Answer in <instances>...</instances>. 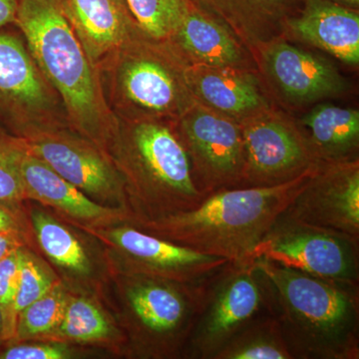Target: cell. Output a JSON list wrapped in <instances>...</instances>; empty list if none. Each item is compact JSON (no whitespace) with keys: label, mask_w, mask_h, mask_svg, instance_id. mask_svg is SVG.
I'll list each match as a JSON object with an SVG mask.
<instances>
[{"label":"cell","mask_w":359,"mask_h":359,"mask_svg":"<svg viewBox=\"0 0 359 359\" xmlns=\"http://www.w3.org/2000/svg\"><path fill=\"white\" fill-rule=\"evenodd\" d=\"M15 25L60 99L68 126L97 146L114 140L119 120L106 102L98 71L71 25L63 0H18Z\"/></svg>","instance_id":"6da1fadb"},{"label":"cell","mask_w":359,"mask_h":359,"mask_svg":"<svg viewBox=\"0 0 359 359\" xmlns=\"http://www.w3.org/2000/svg\"><path fill=\"white\" fill-rule=\"evenodd\" d=\"M269 313L292 359L359 358L358 287L337 285L256 259Z\"/></svg>","instance_id":"7a4b0ae2"},{"label":"cell","mask_w":359,"mask_h":359,"mask_svg":"<svg viewBox=\"0 0 359 359\" xmlns=\"http://www.w3.org/2000/svg\"><path fill=\"white\" fill-rule=\"evenodd\" d=\"M316 168L280 185L215 191L190 211L151 219L146 226L153 235L208 256L252 263L257 245Z\"/></svg>","instance_id":"3957f363"},{"label":"cell","mask_w":359,"mask_h":359,"mask_svg":"<svg viewBox=\"0 0 359 359\" xmlns=\"http://www.w3.org/2000/svg\"><path fill=\"white\" fill-rule=\"evenodd\" d=\"M125 139L129 169L141 200L159 217L190 211L207 197L196 183L185 147L154 119L128 121Z\"/></svg>","instance_id":"277c9868"},{"label":"cell","mask_w":359,"mask_h":359,"mask_svg":"<svg viewBox=\"0 0 359 359\" xmlns=\"http://www.w3.org/2000/svg\"><path fill=\"white\" fill-rule=\"evenodd\" d=\"M163 58L134 36L99 66L106 102L118 120H156L181 109L178 73Z\"/></svg>","instance_id":"5b68a950"},{"label":"cell","mask_w":359,"mask_h":359,"mask_svg":"<svg viewBox=\"0 0 359 359\" xmlns=\"http://www.w3.org/2000/svg\"><path fill=\"white\" fill-rule=\"evenodd\" d=\"M256 259L337 285H359V241L283 215L257 245Z\"/></svg>","instance_id":"8992f818"},{"label":"cell","mask_w":359,"mask_h":359,"mask_svg":"<svg viewBox=\"0 0 359 359\" xmlns=\"http://www.w3.org/2000/svg\"><path fill=\"white\" fill-rule=\"evenodd\" d=\"M269 313L263 278L254 262L229 264L205 287L197 323L191 335V355L212 359L245 325Z\"/></svg>","instance_id":"52a82bcc"},{"label":"cell","mask_w":359,"mask_h":359,"mask_svg":"<svg viewBox=\"0 0 359 359\" xmlns=\"http://www.w3.org/2000/svg\"><path fill=\"white\" fill-rule=\"evenodd\" d=\"M0 126L18 137L67 127L57 94L40 72L22 40L0 32Z\"/></svg>","instance_id":"ba28073f"},{"label":"cell","mask_w":359,"mask_h":359,"mask_svg":"<svg viewBox=\"0 0 359 359\" xmlns=\"http://www.w3.org/2000/svg\"><path fill=\"white\" fill-rule=\"evenodd\" d=\"M182 134L198 187L207 194L244 185L242 128L224 116L198 109L184 116Z\"/></svg>","instance_id":"9c48e42d"},{"label":"cell","mask_w":359,"mask_h":359,"mask_svg":"<svg viewBox=\"0 0 359 359\" xmlns=\"http://www.w3.org/2000/svg\"><path fill=\"white\" fill-rule=\"evenodd\" d=\"M283 215L359 241L358 161L320 163Z\"/></svg>","instance_id":"30bf717a"},{"label":"cell","mask_w":359,"mask_h":359,"mask_svg":"<svg viewBox=\"0 0 359 359\" xmlns=\"http://www.w3.org/2000/svg\"><path fill=\"white\" fill-rule=\"evenodd\" d=\"M245 149L244 185H280L320 164L308 139L287 123L257 119L242 128Z\"/></svg>","instance_id":"8fae6325"},{"label":"cell","mask_w":359,"mask_h":359,"mask_svg":"<svg viewBox=\"0 0 359 359\" xmlns=\"http://www.w3.org/2000/svg\"><path fill=\"white\" fill-rule=\"evenodd\" d=\"M20 138L33 155L82 192L103 199L120 192L114 167L96 144L81 135H73L66 127H51Z\"/></svg>","instance_id":"7c38bea8"},{"label":"cell","mask_w":359,"mask_h":359,"mask_svg":"<svg viewBox=\"0 0 359 359\" xmlns=\"http://www.w3.org/2000/svg\"><path fill=\"white\" fill-rule=\"evenodd\" d=\"M209 283V282H208ZM200 285L174 280H136L128 290V302L139 327L160 342H178L192 335L205 299L207 283Z\"/></svg>","instance_id":"4fadbf2b"},{"label":"cell","mask_w":359,"mask_h":359,"mask_svg":"<svg viewBox=\"0 0 359 359\" xmlns=\"http://www.w3.org/2000/svg\"><path fill=\"white\" fill-rule=\"evenodd\" d=\"M109 238L146 273L186 285H204L230 264L136 229H116Z\"/></svg>","instance_id":"5bb4252c"},{"label":"cell","mask_w":359,"mask_h":359,"mask_svg":"<svg viewBox=\"0 0 359 359\" xmlns=\"http://www.w3.org/2000/svg\"><path fill=\"white\" fill-rule=\"evenodd\" d=\"M66 14L95 69L141 32L126 0H63ZM98 71V70H97Z\"/></svg>","instance_id":"9a60e30c"},{"label":"cell","mask_w":359,"mask_h":359,"mask_svg":"<svg viewBox=\"0 0 359 359\" xmlns=\"http://www.w3.org/2000/svg\"><path fill=\"white\" fill-rule=\"evenodd\" d=\"M299 11L287 20L308 43L347 63L359 61V16L354 9L328 0H301Z\"/></svg>","instance_id":"2e32d148"},{"label":"cell","mask_w":359,"mask_h":359,"mask_svg":"<svg viewBox=\"0 0 359 359\" xmlns=\"http://www.w3.org/2000/svg\"><path fill=\"white\" fill-rule=\"evenodd\" d=\"M268 66L280 88L297 100H316L344 88V81L334 67L292 45H275L269 52Z\"/></svg>","instance_id":"e0dca14e"},{"label":"cell","mask_w":359,"mask_h":359,"mask_svg":"<svg viewBox=\"0 0 359 359\" xmlns=\"http://www.w3.org/2000/svg\"><path fill=\"white\" fill-rule=\"evenodd\" d=\"M20 173L25 198L39 201L73 218L86 221L106 219L115 214L114 210L90 200L77 187L66 181L43 161L33 155L25 147V144L21 156Z\"/></svg>","instance_id":"ac0fdd59"},{"label":"cell","mask_w":359,"mask_h":359,"mask_svg":"<svg viewBox=\"0 0 359 359\" xmlns=\"http://www.w3.org/2000/svg\"><path fill=\"white\" fill-rule=\"evenodd\" d=\"M311 138L308 140L320 163L354 161L358 148L359 113L358 110L321 105L304 119Z\"/></svg>","instance_id":"d6986e66"},{"label":"cell","mask_w":359,"mask_h":359,"mask_svg":"<svg viewBox=\"0 0 359 359\" xmlns=\"http://www.w3.org/2000/svg\"><path fill=\"white\" fill-rule=\"evenodd\" d=\"M194 57L210 66H230L241 61V52L230 35L208 18L191 0L188 11L174 33Z\"/></svg>","instance_id":"ffe728a7"},{"label":"cell","mask_w":359,"mask_h":359,"mask_svg":"<svg viewBox=\"0 0 359 359\" xmlns=\"http://www.w3.org/2000/svg\"><path fill=\"white\" fill-rule=\"evenodd\" d=\"M198 95L215 109L228 114H245L257 109L262 99L254 84L244 78L216 69L189 74Z\"/></svg>","instance_id":"44dd1931"},{"label":"cell","mask_w":359,"mask_h":359,"mask_svg":"<svg viewBox=\"0 0 359 359\" xmlns=\"http://www.w3.org/2000/svg\"><path fill=\"white\" fill-rule=\"evenodd\" d=\"M212 359H292L275 318L264 313L250 321Z\"/></svg>","instance_id":"7402d4cb"},{"label":"cell","mask_w":359,"mask_h":359,"mask_svg":"<svg viewBox=\"0 0 359 359\" xmlns=\"http://www.w3.org/2000/svg\"><path fill=\"white\" fill-rule=\"evenodd\" d=\"M32 223L40 247L54 263L75 273L89 271L83 248L65 226L39 211H33Z\"/></svg>","instance_id":"603a6c76"},{"label":"cell","mask_w":359,"mask_h":359,"mask_svg":"<svg viewBox=\"0 0 359 359\" xmlns=\"http://www.w3.org/2000/svg\"><path fill=\"white\" fill-rule=\"evenodd\" d=\"M135 22L144 34L155 40L174 35L191 0H126Z\"/></svg>","instance_id":"cb8c5ba5"},{"label":"cell","mask_w":359,"mask_h":359,"mask_svg":"<svg viewBox=\"0 0 359 359\" xmlns=\"http://www.w3.org/2000/svg\"><path fill=\"white\" fill-rule=\"evenodd\" d=\"M67 297L58 287H53L18 313L15 332L18 339H28L56 330L65 316Z\"/></svg>","instance_id":"d4e9b609"},{"label":"cell","mask_w":359,"mask_h":359,"mask_svg":"<svg viewBox=\"0 0 359 359\" xmlns=\"http://www.w3.org/2000/svg\"><path fill=\"white\" fill-rule=\"evenodd\" d=\"M236 23L268 22L282 18L301 0H193Z\"/></svg>","instance_id":"484cf974"},{"label":"cell","mask_w":359,"mask_h":359,"mask_svg":"<svg viewBox=\"0 0 359 359\" xmlns=\"http://www.w3.org/2000/svg\"><path fill=\"white\" fill-rule=\"evenodd\" d=\"M59 332L77 341H93L110 334L109 323L92 302L85 299L68 301Z\"/></svg>","instance_id":"4316f807"},{"label":"cell","mask_w":359,"mask_h":359,"mask_svg":"<svg viewBox=\"0 0 359 359\" xmlns=\"http://www.w3.org/2000/svg\"><path fill=\"white\" fill-rule=\"evenodd\" d=\"M25 144L0 126V202L14 205L25 199L20 161Z\"/></svg>","instance_id":"83f0119b"},{"label":"cell","mask_w":359,"mask_h":359,"mask_svg":"<svg viewBox=\"0 0 359 359\" xmlns=\"http://www.w3.org/2000/svg\"><path fill=\"white\" fill-rule=\"evenodd\" d=\"M52 287L53 280L48 271L42 268L41 264L34 257L23 250L20 283L13 309L15 321L21 311L43 297Z\"/></svg>","instance_id":"f1b7e54d"},{"label":"cell","mask_w":359,"mask_h":359,"mask_svg":"<svg viewBox=\"0 0 359 359\" xmlns=\"http://www.w3.org/2000/svg\"><path fill=\"white\" fill-rule=\"evenodd\" d=\"M22 252L23 250L18 248L0 261V306L6 320L4 339L13 337L15 332L16 321L13 309L20 283Z\"/></svg>","instance_id":"f546056e"},{"label":"cell","mask_w":359,"mask_h":359,"mask_svg":"<svg viewBox=\"0 0 359 359\" xmlns=\"http://www.w3.org/2000/svg\"><path fill=\"white\" fill-rule=\"evenodd\" d=\"M69 351L63 344H23L9 347L0 359H65Z\"/></svg>","instance_id":"4dcf8cb0"},{"label":"cell","mask_w":359,"mask_h":359,"mask_svg":"<svg viewBox=\"0 0 359 359\" xmlns=\"http://www.w3.org/2000/svg\"><path fill=\"white\" fill-rule=\"evenodd\" d=\"M11 204L0 202V233H13L20 236V224Z\"/></svg>","instance_id":"1f68e13d"},{"label":"cell","mask_w":359,"mask_h":359,"mask_svg":"<svg viewBox=\"0 0 359 359\" xmlns=\"http://www.w3.org/2000/svg\"><path fill=\"white\" fill-rule=\"evenodd\" d=\"M18 0H0V28L15 25Z\"/></svg>","instance_id":"d6a6232c"},{"label":"cell","mask_w":359,"mask_h":359,"mask_svg":"<svg viewBox=\"0 0 359 359\" xmlns=\"http://www.w3.org/2000/svg\"><path fill=\"white\" fill-rule=\"evenodd\" d=\"M18 248H20V244L18 235L0 233V261Z\"/></svg>","instance_id":"836d02e7"},{"label":"cell","mask_w":359,"mask_h":359,"mask_svg":"<svg viewBox=\"0 0 359 359\" xmlns=\"http://www.w3.org/2000/svg\"><path fill=\"white\" fill-rule=\"evenodd\" d=\"M328 1H332L334 4L351 9H355V7H358L359 4V0H328Z\"/></svg>","instance_id":"e575fe53"},{"label":"cell","mask_w":359,"mask_h":359,"mask_svg":"<svg viewBox=\"0 0 359 359\" xmlns=\"http://www.w3.org/2000/svg\"><path fill=\"white\" fill-rule=\"evenodd\" d=\"M6 335V320H4V311L0 306V341L4 339Z\"/></svg>","instance_id":"d590c367"}]
</instances>
